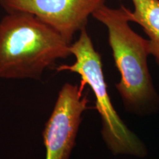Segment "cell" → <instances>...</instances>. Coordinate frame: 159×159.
Wrapping results in <instances>:
<instances>
[{
  "instance_id": "8992f818",
  "label": "cell",
  "mask_w": 159,
  "mask_h": 159,
  "mask_svg": "<svg viewBox=\"0 0 159 159\" xmlns=\"http://www.w3.org/2000/svg\"><path fill=\"white\" fill-rule=\"evenodd\" d=\"M134 11L128 10L130 22L138 24L149 37L150 55L159 65V0H131Z\"/></svg>"
},
{
  "instance_id": "7a4b0ae2",
  "label": "cell",
  "mask_w": 159,
  "mask_h": 159,
  "mask_svg": "<svg viewBox=\"0 0 159 159\" xmlns=\"http://www.w3.org/2000/svg\"><path fill=\"white\" fill-rule=\"evenodd\" d=\"M128 10L124 6L111 8L104 5L92 16L108 29V42L120 73L116 87L125 107L142 113L152 108L158 97L148 68L149 41L131 28Z\"/></svg>"
},
{
  "instance_id": "6da1fadb",
  "label": "cell",
  "mask_w": 159,
  "mask_h": 159,
  "mask_svg": "<svg viewBox=\"0 0 159 159\" xmlns=\"http://www.w3.org/2000/svg\"><path fill=\"white\" fill-rule=\"evenodd\" d=\"M70 44L35 16L7 13L0 21V77L39 79L56 61L71 55Z\"/></svg>"
},
{
  "instance_id": "3957f363",
  "label": "cell",
  "mask_w": 159,
  "mask_h": 159,
  "mask_svg": "<svg viewBox=\"0 0 159 159\" xmlns=\"http://www.w3.org/2000/svg\"><path fill=\"white\" fill-rule=\"evenodd\" d=\"M79 38L69 47L74 63L61 65L57 71H69L81 77L80 86L88 85L96 98V109L102 120V135L105 144L115 155L143 157L147 153L144 144L129 129L113 106L107 89L102 71L101 56L95 49L86 29L83 28Z\"/></svg>"
},
{
  "instance_id": "277c9868",
  "label": "cell",
  "mask_w": 159,
  "mask_h": 159,
  "mask_svg": "<svg viewBox=\"0 0 159 159\" xmlns=\"http://www.w3.org/2000/svg\"><path fill=\"white\" fill-rule=\"evenodd\" d=\"M80 85L66 83L43 131L46 159H69L89 101Z\"/></svg>"
},
{
  "instance_id": "5b68a950",
  "label": "cell",
  "mask_w": 159,
  "mask_h": 159,
  "mask_svg": "<svg viewBox=\"0 0 159 159\" xmlns=\"http://www.w3.org/2000/svg\"><path fill=\"white\" fill-rule=\"evenodd\" d=\"M106 0H0L7 13L23 12L35 16L71 43L77 31Z\"/></svg>"
}]
</instances>
